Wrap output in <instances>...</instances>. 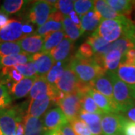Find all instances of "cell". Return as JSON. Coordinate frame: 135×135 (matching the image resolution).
<instances>
[{
    "label": "cell",
    "instance_id": "cell-33",
    "mask_svg": "<svg viewBox=\"0 0 135 135\" xmlns=\"http://www.w3.org/2000/svg\"><path fill=\"white\" fill-rule=\"evenodd\" d=\"M80 104H81V110L85 111L90 113H96V114H104L103 112L98 108L95 102L92 99V98L88 93L81 96L80 98Z\"/></svg>",
    "mask_w": 135,
    "mask_h": 135
},
{
    "label": "cell",
    "instance_id": "cell-5",
    "mask_svg": "<svg viewBox=\"0 0 135 135\" xmlns=\"http://www.w3.org/2000/svg\"><path fill=\"white\" fill-rule=\"evenodd\" d=\"M56 11L54 5L50 4L48 1H36L29 9V19L30 22L39 27L44 24Z\"/></svg>",
    "mask_w": 135,
    "mask_h": 135
},
{
    "label": "cell",
    "instance_id": "cell-36",
    "mask_svg": "<svg viewBox=\"0 0 135 135\" xmlns=\"http://www.w3.org/2000/svg\"><path fill=\"white\" fill-rule=\"evenodd\" d=\"M70 124L76 135H92L88 126L78 118L70 122Z\"/></svg>",
    "mask_w": 135,
    "mask_h": 135
},
{
    "label": "cell",
    "instance_id": "cell-17",
    "mask_svg": "<svg viewBox=\"0 0 135 135\" xmlns=\"http://www.w3.org/2000/svg\"><path fill=\"white\" fill-rule=\"evenodd\" d=\"M88 94L92 97V99L95 102L96 105L103 112V113H119L118 112L116 104L110 100H109L107 97L96 91L95 89H90Z\"/></svg>",
    "mask_w": 135,
    "mask_h": 135
},
{
    "label": "cell",
    "instance_id": "cell-43",
    "mask_svg": "<svg viewBox=\"0 0 135 135\" xmlns=\"http://www.w3.org/2000/svg\"><path fill=\"white\" fill-rule=\"evenodd\" d=\"M59 135H76L73 131L70 122H68L58 130Z\"/></svg>",
    "mask_w": 135,
    "mask_h": 135
},
{
    "label": "cell",
    "instance_id": "cell-42",
    "mask_svg": "<svg viewBox=\"0 0 135 135\" xmlns=\"http://www.w3.org/2000/svg\"><path fill=\"white\" fill-rule=\"evenodd\" d=\"M120 65L135 66V48L131 49L122 55Z\"/></svg>",
    "mask_w": 135,
    "mask_h": 135
},
{
    "label": "cell",
    "instance_id": "cell-38",
    "mask_svg": "<svg viewBox=\"0 0 135 135\" xmlns=\"http://www.w3.org/2000/svg\"><path fill=\"white\" fill-rule=\"evenodd\" d=\"M54 8L56 11L61 12L65 17H67L69 14L74 11V1L68 0H60L57 1L54 5Z\"/></svg>",
    "mask_w": 135,
    "mask_h": 135
},
{
    "label": "cell",
    "instance_id": "cell-25",
    "mask_svg": "<svg viewBox=\"0 0 135 135\" xmlns=\"http://www.w3.org/2000/svg\"><path fill=\"white\" fill-rule=\"evenodd\" d=\"M65 35L63 30L45 35L42 37L44 39V44L41 50V53L50 52L51 50L58 46L60 42L65 38Z\"/></svg>",
    "mask_w": 135,
    "mask_h": 135
},
{
    "label": "cell",
    "instance_id": "cell-16",
    "mask_svg": "<svg viewBox=\"0 0 135 135\" xmlns=\"http://www.w3.org/2000/svg\"><path fill=\"white\" fill-rule=\"evenodd\" d=\"M73 47L74 44L72 41L68 38H65L58 46L51 50L49 53L53 56L55 62H65L68 60V59L72 52Z\"/></svg>",
    "mask_w": 135,
    "mask_h": 135
},
{
    "label": "cell",
    "instance_id": "cell-15",
    "mask_svg": "<svg viewBox=\"0 0 135 135\" xmlns=\"http://www.w3.org/2000/svg\"><path fill=\"white\" fill-rule=\"evenodd\" d=\"M90 85H91L92 89H94L98 92H100L101 94L107 97L109 100H110L112 102H113L115 104L114 100H113V84H112L110 79L109 78L108 75L107 74V73L105 74H103V75L96 78L93 82L90 83Z\"/></svg>",
    "mask_w": 135,
    "mask_h": 135
},
{
    "label": "cell",
    "instance_id": "cell-37",
    "mask_svg": "<svg viewBox=\"0 0 135 135\" xmlns=\"http://www.w3.org/2000/svg\"><path fill=\"white\" fill-rule=\"evenodd\" d=\"M102 115L96 114V113H90L81 110L78 116V119L83 121L88 126H91L95 124L101 123Z\"/></svg>",
    "mask_w": 135,
    "mask_h": 135
},
{
    "label": "cell",
    "instance_id": "cell-12",
    "mask_svg": "<svg viewBox=\"0 0 135 135\" xmlns=\"http://www.w3.org/2000/svg\"><path fill=\"white\" fill-rule=\"evenodd\" d=\"M122 57V53L116 50H111L101 56H94V58L97 62L104 68L107 71L110 72H116L120 65Z\"/></svg>",
    "mask_w": 135,
    "mask_h": 135
},
{
    "label": "cell",
    "instance_id": "cell-29",
    "mask_svg": "<svg viewBox=\"0 0 135 135\" xmlns=\"http://www.w3.org/2000/svg\"><path fill=\"white\" fill-rule=\"evenodd\" d=\"M63 30V25L62 22H57L53 20H48L41 26H39L36 32L34 33L35 35L43 37L45 35L52 33L54 32H58Z\"/></svg>",
    "mask_w": 135,
    "mask_h": 135
},
{
    "label": "cell",
    "instance_id": "cell-50",
    "mask_svg": "<svg viewBox=\"0 0 135 135\" xmlns=\"http://www.w3.org/2000/svg\"><path fill=\"white\" fill-rule=\"evenodd\" d=\"M131 95H132V97H133V98L135 100V86L134 87V88H132V89H131Z\"/></svg>",
    "mask_w": 135,
    "mask_h": 135
},
{
    "label": "cell",
    "instance_id": "cell-18",
    "mask_svg": "<svg viewBox=\"0 0 135 135\" xmlns=\"http://www.w3.org/2000/svg\"><path fill=\"white\" fill-rule=\"evenodd\" d=\"M35 80L36 76L32 77H23L19 82L14 83L11 88V95L16 99L26 96L29 94Z\"/></svg>",
    "mask_w": 135,
    "mask_h": 135
},
{
    "label": "cell",
    "instance_id": "cell-20",
    "mask_svg": "<svg viewBox=\"0 0 135 135\" xmlns=\"http://www.w3.org/2000/svg\"><path fill=\"white\" fill-rule=\"evenodd\" d=\"M102 20L99 14L93 9L80 17L81 26L80 29L83 33L86 32L95 31Z\"/></svg>",
    "mask_w": 135,
    "mask_h": 135
},
{
    "label": "cell",
    "instance_id": "cell-7",
    "mask_svg": "<svg viewBox=\"0 0 135 135\" xmlns=\"http://www.w3.org/2000/svg\"><path fill=\"white\" fill-rule=\"evenodd\" d=\"M81 83L69 65H68L55 86L60 92L66 95L77 92Z\"/></svg>",
    "mask_w": 135,
    "mask_h": 135
},
{
    "label": "cell",
    "instance_id": "cell-34",
    "mask_svg": "<svg viewBox=\"0 0 135 135\" xmlns=\"http://www.w3.org/2000/svg\"><path fill=\"white\" fill-rule=\"evenodd\" d=\"M95 1L90 0H76L74 1V9L77 15L81 17L89 11L94 9Z\"/></svg>",
    "mask_w": 135,
    "mask_h": 135
},
{
    "label": "cell",
    "instance_id": "cell-27",
    "mask_svg": "<svg viewBox=\"0 0 135 135\" xmlns=\"http://www.w3.org/2000/svg\"><path fill=\"white\" fill-rule=\"evenodd\" d=\"M69 64V59L65 62H59L55 64L51 68V70L47 74L45 77L47 82L50 83V85L55 86L58 80L62 76L63 72L65 71V68L68 67Z\"/></svg>",
    "mask_w": 135,
    "mask_h": 135
},
{
    "label": "cell",
    "instance_id": "cell-41",
    "mask_svg": "<svg viewBox=\"0 0 135 135\" xmlns=\"http://www.w3.org/2000/svg\"><path fill=\"white\" fill-rule=\"evenodd\" d=\"M121 134L122 135H135V122L128 120L124 116L122 124Z\"/></svg>",
    "mask_w": 135,
    "mask_h": 135
},
{
    "label": "cell",
    "instance_id": "cell-6",
    "mask_svg": "<svg viewBox=\"0 0 135 135\" xmlns=\"http://www.w3.org/2000/svg\"><path fill=\"white\" fill-rule=\"evenodd\" d=\"M21 119L20 111L15 108L0 109V129L3 135H16L17 124Z\"/></svg>",
    "mask_w": 135,
    "mask_h": 135
},
{
    "label": "cell",
    "instance_id": "cell-40",
    "mask_svg": "<svg viewBox=\"0 0 135 135\" xmlns=\"http://www.w3.org/2000/svg\"><path fill=\"white\" fill-rule=\"evenodd\" d=\"M75 54L78 56L84 59H92L95 56L92 47L86 42L81 44V46L79 47Z\"/></svg>",
    "mask_w": 135,
    "mask_h": 135
},
{
    "label": "cell",
    "instance_id": "cell-13",
    "mask_svg": "<svg viewBox=\"0 0 135 135\" xmlns=\"http://www.w3.org/2000/svg\"><path fill=\"white\" fill-rule=\"evenodd\" d=\"M52 101L53 98L50 95H44L38 99H31L26 116L40 118L47 110Z\"/></svg>",
    "mask_w": 135,
    "mask_h": 135
},
{
    "label": "cell",
    "instance_id": "cell-10",
    "mask_svg": "<svg viewBox=\"0 0 135 135\" xmlns=\"http://www.w3.org/2000/svg\"><path fill=\"white\" fill-rule=\"evenodd\" d=\"M44 126L46 131H58L61 127L69 122L59 107L49 110L44 116Z\"/></svg>",
    "mask_w": 135,
    "mask_h": 135
},
{
    "label": "cell",
    "instance_id": "cell-24",
    "mask_svg": "<svg viewBox=\"0 0 135 135\" xmlns=\"http://www.w3.org/2000/svg\"><path fill=\"white\" fill-rule=\"evenodd\" d=\"M107 4L116 13L126 16L130 15L135 11V1L132 0H107Z\"/></svg>",
    "mask_w": 135,
    "mask_h": 135
},
{
    "label": "cell",
    "instance_id": "cell-28",
    "mask_svg": "<svg viewBox=\"0 0 135 135\" xmlns=\"http://www.w3.org/2000/svg\"><path fill=\"white\" fill-rule=\"evenodd\" d=\"M62 25L65 38H69L72 41L77 40L80 38V36L83 34L81 29H79L68 16L65 17L62 21Z\"/></svg>",
    "mask_w": 135,
    "mask_h": 135
},
{
    "label": "cell",
    "instance_id": "cell-31",
    "mask_svg": "<svg viewBox=\"0 0 135 135\" xmlns=\"http://www.w3.org/2000/svg\"><path fill=\"white\" fill-rule=\"evenodd\" d=\"M135 48V42L131 38L123 37L116 40V41L112 42L110 47V51L116 50L120 51L122 55L131 49ZM109 51V52H110Z\"/></svg>",
    "mask_w": 135,
    "mask_h": 135
},
{
    "label": "cell",
    "instance_id": "cell-8",
    "mask_svg": "<svg viewBox=\"0 0 135 135\" xmlns=\"http://www.w3.org/2000/svg\"><path fill=\"white\" fill-rule=\"evenodd\" d=\"M23 24L17 20H10L9 22L2 29H0V42L18 41L24 38L23 31Z\"/></svg>",
    "mask_w": 135,
    "mask_h": 135
},
{
    "label": "cell",
    "instance_id": "cell-45",
    "mask_svg": "<svg viewBox=\"0 0 135 135\" xmlns=\"http://www.w3.org/2000/svg\"><path fill=\"white\" fill-rule=\"evenodd\" d=\"M68 17H69V18L71 20V21H72L73 23L76 25L77 27L79 28V29H80V26H81V23H80V17L77 15V13L74 11H74H71V12L69 14V15H68Z\"/></svg>",
    "mask_w": 135,
    "mask_h": 135
},
{
    "label": "cell",
    "instance_id": "cell-14",
    "mask_svg": "<svg viewBox=\"0 0 135 135\" xmlns=\"http://www.w3.org/2000/svg\"><path fill=\"white\" fill-rule=\"evenodd\" d=\"M23 53L33 55L41 51L44 44V39L41 36L31 35L18 41Z\"/></svg>",
    "mask_w": 135,
    "mask_h": 135
},
{
    "label": "cell",
    "instance_id": "cell-4",
    "mask_svg": "<svg viewBox=\"0 0 135 135\" xmlns=\"http://www.w3.org/2000/svg\"><path fill=\"white\" fill-rule=\"evenodd\" d=\"M80 98L81 95L79 93L74 92L65 95L62 98L56 102L69 122L78 118L81 111Z\"/></svg>",
    "mask_w": 135,
    "mask_h": 135
},
{
    "label": "cell",
    "instance_id": "cell-49",
    "mask_svg": "<svg viewBox=\"0 0 135 135\" xmlns=\"http://www.w3.org/2000/svg\"><path fill=\"white\" fill-rule=\"evenodd\" d=\"M44 135H59L58 131H47Z\"/></svg>",
    "mask_w": 135,
    "mask_h": 135
},
{
    "label": "cell",
    "instance_id": "cell-3",
    "mask_svg": "<svg viewBox=\"0 0 135 135\" xmlns=\"http://www.w3.org/2000/svg\"><path fill=\"white\" fill-rule=\"evenodd\" d=\"M107 74L113 84V100L116 104L119 113H123L135 103V100L131 95L130 87L124 82H122L117 77L115 72L107 71Z\"/></svg>",
    "mask_w": 135,
    "mask_h": 135
},
{
    "label": "cell",
    "instance_id": "cell-35",
    "mask_svg": "<svg viewBox=\"0 0 135 135\" xmlns=\"http://www.w3.org/2000/svg\"><path fill=\"white\" fill-rule=\"evenodd\" d=\"M15 69L20 73L23 77H32L36 76V67L33 62L21 64V65H17L13 66Z\"/></svg>",
    "mask_w": 135,
    "mask_h": 135
},
{
    "label": "cell",
    "instance_id": "cell-19",
    "mask_svg": "<svg viewBox=\"0 0 135 135\" xmlns=\"http://www.w3.org/2000/svg\"><path fill=\"white\" fill-rule=\"evenodd\" d=\"M23 124L24 135H44L46 132L43 119L41 118L26 116L23 117Z\"/></svg>",
    "mask_w": 135,
    "mask_h": 135
},
{
    "label": "cell",
    "instance_id": "cell-48",
    "mask_svg": "<svg viewBox=\"0 0 135 135\" xmlns=\"http://www.w3.org/2000/svg\"><path fill=\"white\" fill-rule=\"evenodd\" d=\"M127 38H131V40H133L135 42V24L132 25V26H131V28L130 29V32H129V33H128V37Z\"/></svg>",
    "mask_w": 135,
    "mask_h": 135
},
{
    "label": "cell",
    "instance_id": "cell-26",
    "mask_svg": "<svg viewBox=\"0 0 135 135\" xmlns=\"http://www.w3.org/2000/svg\"><path fill=\"white\" fill-rule=\"evenodd\" d=\"M115 73L117 77L131 89L135 86V66L119 65Z\"/></svg>",
    "mask_w": 135,
    "mask_h": 135
},
{
    "label": "cell",
    "instance_id": "cell-46",
    "mask_svg": "<svg viewBox=\"0 0 135 135\" xmlns=\"http://www.w3.org/2000/svg\"><path fill=\"white\" fill-rule=\"evenodd\" d=\"M64 18H65V16L61 12H59V11H56L53 13H52V15H50L49 20H53L55 21H57V22H62V23Z\"/></svg>",
    "mask_w": 135,
    "mask_h": 135
},
{
    "label": "cell",
    "instance_id": "cell-9",
    "mask_svg": "<svg viewBox=\"0 0 135 135\" xmlns=\"http://www.w3.org/2000/svg\"><path fill=\"white\" fill-rule=\"evenodd\" d=\"M124 116L120 113H104L101 116V129L103 135L121 134Z\"/></svg>",
    "mask_w": 135,
    "mask_h": 135
},
{
    "label": "cell",
    "instance_id": "cell-22",
    "mask_svg": "<svg viewBox=\"0 0 135 135\" xmlns=\"http://www.w3.org/2000/svg\"><path fill=\"white\" fill-rule=\"evenodd\" d=\"M94 10L99 14L102 20H118L123 17V15L116 13L105 0L95 1Z\"/></svg>",
    "mask_w": 135,
    "mask_h": 135
},
{
    "label": "cell",
    "instance_id": "cell-21",
    "mask_svg": "<svg viewBox=\"0 0 135 135\" xmlns=\"http://www.w3.org/2000/svg\"><path fill=\"white\" fill-rule=\"evenodd\" d=\"M86 42L92 47L95 56H101L110 51V44L94 32L86 39Z\"/></svg>",
    "mask_w": 135,
    "mask_h": 135
},
{
    "label": "cell",
    "instance_id": "cell-51",
    "mask_svg": "<svg viewBox=\"0 0 135 135\" xmlns=\"http://www.w3.org/2000/svg\"><path fill=\"white\" fill-rule=\"evenodd\" d=\"M111 135H122V134H111Z\"/></svg>",
    "mask_w": 135,
    "mask_h": 135
},
{
    "label": "cell",
    "instance_id": "cell-47",
    "mask_svg": "<svg viewBox=\"0 0 135 135\" xmlns=\"http://www.w3.org/2000/svg\"><path fill=\"white\" fill-rule=\"evenodd\" d=\"M9 20H10L8 15L0 11V29L3 28L5 25H7V23L9 22Z\"/></svg>",
    "mask_w": 135,
    "mask_h": 135
},
{
    "label": "cell",
    "instance_id": "cell-44",
    "mask_svg": "<svg viewBox=\"0 0 135 135\" xmlns=\"http://www.w3.org/2000/svg\"><path fill=\"white\" fill-rule=\"evenodd\" d=\"M123 116L128 120L135 122V103L123 113Z\"/></svg>",
    "mask_w": 135,
    "mask_h": 135
},
{
    "label": "cell",
    "instance_id": "cell-1",
    "mask_svg": "<svg viewBox=\"0 0 135 135\" xmlns=\"http://www.w3.org/2000/svg\"><path fill=\"white\" fill-rule=\"evenodd\" d=\"M68 65L79 80L84 83H91L96 78L107 73L106 70L97 62L94 57L84 59L75 54L69 59Z\"/></svg>",
    "mask_w": 135,
    "mask_h": 135
},
{
    "label": "cell",
    "instance_id": "cell-2",
    "mask_svg": "<svg viewBox=\"0 0 135 135\" xmlns=\"http://www.w3.org/2000/svg\"><path fill=\"white\" fill-rule=\"evenodd\" d=\"M133 24L134 23L126 16L118 20H102L94 33L112 43L121 38H127Z\"/></svg>",
    "mask_w": 135,
    "mask_h": 135
},
{
    "label": "cell",
    "instance_id": "cell-23",
    "mask_svg": "<svg viewBox=\"0 0 135 135\" xmlns=\"http://www.w3.org/2000/svg\"><path fill=\"white\" fill-rule=\"evenodd\" d=\"M32 62V55L21 53L19 54L11 55L0 58V68H1L13 67L17 65Z\"/></svg>",
    "mask_w": 135,
    "mask_h": 135
},
{
    "label": "cell",
    "instance_id": "cell-39",
    "mask_svg": "<svg viewBox=\"0 0 135 135\" xmlns=\"http://www.w3.org/2000/svg\"><path fill=\"white\" fill-rule=\"evenodd\" d=\"M11 102V97L8 93V88L0 82V109L6 108Z\"/></svg>",
    "mask_w": 135,
    "mask_h": 135
},
{
    "label": "cell",
    "instance_id": "cell-11",
    "mask_svg": "<svg viewBox=\"0 0 135 135\" xmlns=\"http://www.w3.org/2000/svg\"><path fill=\"white\" fill-rule=\"evenodd\" d=\"M32 62L36 67V76L45 77L55 65V60L50 53H38L32 55Z\"/></svg>",
    "mask_w": 135,
    "mask_h": 135
},
{
    "label": "cell",
    "instance_id": "cell-32",
    "mask_svg": "<svg viewBox=\"0 0 135 135\" xmlns=\"http://www.w3.org/2000/svg\"><path fill=\"white\" fill-rule=\"evenodd\" d=\"M23 53L18 41L0 42V58Z\"/></svg>",
    "mask_w": 135,
    "mask_h": 135
},
{
    "label": "cell",
    "instance_id": "cell-30",
    "mask_svg": "<svg viewBox=\"0 0 135 135\" xmlns=\"http://www.w3.org/2000/svg\"><path fill=\"white\" fill-rule=\"evenodd\" d=\"M23 0H5L1 5L0 11L5 15H13L18 12L26 3Z\"/></svg>",
    "mask_w": 135,
    "mask_h": 135
}]
</instances>
